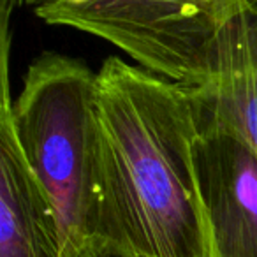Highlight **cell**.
<instances>
[{
  "label": "cell",
  "instance_id": "cell-1",
  "mask_svg": "<svg viewBox=\"0 0 257 257\" xmlns=\"http://www.w3.org/2000/svg\"><path fill=\"white\" fill-rule=\"evenodd\" d=\"M197 136L187 86L106 58L92 104L85 238L125 257H210Z\"/></svg>",
  "mask_w": 257,
  "mask_h": 257
},
{
  "label": "cell",
  "instance_id": "cell-2",
  "mask_svg": "<svg viewBox=\"0 0 257 257\" xmlns=\"http://www.w3.org/2000/svg\"><path fill=\"white\" fill-rule=\"evenodd\" d=\"M41 20L106 41L190 88L257 65V0H90Z\"/></svg>",
  "mask_w": 257,
  "mask_h": 257
},
{
  "label": "cell",
  "instance_id": "cell-3",
  "mask_svg": "<svg viewBox=\"0 0 257 257\" xmlns=\"http://www.w3.org/2000/svg\"><path fill=\"white\" fill-rule=\"evenodd\" d=\"M95 78L79 58L43 53L11 104L23 157L51 203L64 246L85 239Z\"/></svg>",
  "mask_w": 257,
  "mask_h": 257
},
{
  "label": "cell",
  "instance_id": "cell-4",
  "mask_svg": "<svg viewBox=\"0 0 257 257\" xmlns=\"http://www.w3.org/2000/svg\"><path fill=\"white\" fill-rule=\"evenodd\" d=\"M196 164L210 257H257V152L232 128L197 118Z\"/></svg>",
  "mask_w": 257,
  "mask_h": 257
},
{
  "label": "cell",
  "instance_id": "cell-5",
  "mask_svg": "<svg viewBox=\"0 0 257 257\" xmlns=\"http://www.w3.org/2000/svg\"><path fill=\"white\" fill-rule=\"evenodd\" d=\"M11 43L2 41L0 107V257H60V229L51 203L30 171L11 120Z\"/></svg>",
  "mask_w": 257,
  "mask_h": 257
},
{
  "label": "cell",
  "instance_id": "cell-6",
  "mask_svg": "<svg viewBox=\"0 0 257 257\" xmlns=\"http://www.w3.org/2000/svg\"><path fill=\"white\" fill-rule=\"evenodd\" d=\"M187 88L197 118L232 128L257 152V65L206 85Z\"/></svg>",
  "mask_w": 257,
  "mask_h": 257
},
{
  "label": "cell",
  "instance_id": "cell-7",
  "mask_svg": "<svg viewBox=\"0 0 257 257\" xmlns=\"http://www.w3.org/2000/svg\"><path fill=\"white\" fill-rule=\"evenodd\" d=\"M60 257H125L93 238L79 239L64 246Z\"/></svg>",
  "mask_w": 257,
  "mask_h": 257
}]
</instances>
